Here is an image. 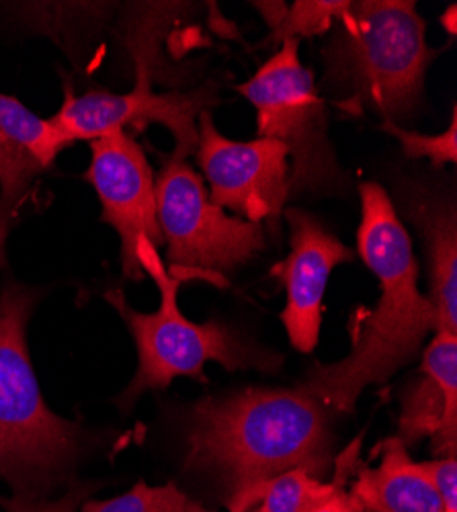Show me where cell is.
<instances>
[{
	"label": "cell",
	"mask_w": 457,
	"mask_h": 512,
	"mask_svg": "<svg viewBox=\"0 0 457 512\" xmlns=\"http://www.w3.org/2000/svg\"><path fill=\"white\" fill-rule=\"evenodd\" d=\"M324 48V87L335 107L351 115L376 111L386 121L417 107L429 64L437 56L425 41L427 25L406 0L349 3Z\"/></svg>",
	"instance_id": "3"
},
{
	"label": "cell",
	"mask_w": 457,
	"mask_h": 512,
	"mask_svg": "<svg viewBox=\"0 0 457 512\" xmlns=\"http://www.w3.org/2000/svg\"><path fill=\"white\" fill-rule=\"evenodd\" d=\"M218 87L214 82L189 93H154L146 78H138L132 93L111 95L107 91H89L74 95L64 91V103L50 119L68 144L78 140H97L109 132L158 123L175 138V158L197 150V119L203 111L218 105Z\"/></svg>",
	"instance_id": "8"
},
{
	"label": "cell",
	"mask_w": 457,
	"mask_h": 512,
	"mask_svg": "<svg viewBox=\"0 0 457 512\" xmlns=\"http://www.w3.org/2000/svg\"><path fill=\"white\" fill-rule=\"evenodd\" d=\"M285 220L292 230V252L273 265L271 277L279 279L287 289V306L281 312V322L289 340L298 351L312 353L318 345L328 277L337 265L353 261L355 252L304 209H287Z\"/></svg>",
	"instance_id": "11"
},
{
	"label": "cell",
	"mask_w": 457,
	"mask_h": 512,
	"mask_svg": "<svg viewBox=\"0 0 457 512\" xmlns=\"http://www.w3.org/2000/svg\"><path fill=\"white\" fill-rule=\"evenodd\" d=\"M39 291L7 281L0 289V476L17 494L39 492L68 476L80 455L76 424L41 396L27 349V322Z\"/></svg>",
	"instance_id": "4"
},
{
	"label": "cell",
	"mask_w": 457,
	"mask_h": 512,
	"mask_svg": "<svg viewBox=\"0 0 457 512\" xmlns=\"http://www.w3.org/2000/svg\"><path fill=\"white\" fill-rule=\"evenodd\" d=\"M339 482H324L306 469H287L267 480L236 486L230 490V512H306L326 500Z\"/></svg>",
	"instance_id": "16"
},
{
	"label": "cell",
	"mask_w": 457,
	"mask_h": 512,
	"mask_svg": "<svg viewBox=\"0 0 457 512\" xmlns=\"http://www.w3.org/2000/svg\"><path fill=\"white\" fill-rule=\"evenodd\" d=\"M197 160L212 187V203L230 207L248 222L277 218L289 197V152L271 138L232 142L203 111L197 119Z\"/></svg>",
	"instance_id": "10"
},
{
	"label": "cell",
	"mask_w": 457,
	"mask_h": 512,
	"mask_svg": "<svg viewBox=\"0 0 457 512\" xmlns=\"http://www.w3.org/2000/svg\"><path fill=\"white\" fill-rule=\"evenodd\" d=\"M183 512H216V510H207V508H203L201 504L187 500V504H185V510H183Z\"/></svg>",
	"instance_id": "22"
},
{
	"label": "cell",
	"mask_w": 457,
	"mask_h": 512,
	"mask_svg": "<svg viewBox=\"0 0 457 512\" xmlns=\"http://www.w3.org/2000/svg\"><path fill=\"white\" fill-rule=\"evenodd\" d=\"M66 146L50 119L0 93V269H7V240L31 183L54 166Z\"/></svg>",
	"instance_id": "12"
},
{
	"label": "cell",
	"mask_w": 457,
	"mask_h": 512,
	"mask_svg": "<svg viewBox=\"0 0 457 512\" xmlns=\"http://www.w3.org/2000/svg\"><path fill=\"white\" fill-rule=\"evenodd\" d=\"M91 152L85 179L101 201V220L119 236L123 275L140 281L144 277L138 261L140 248L164 244L156 218L152 168L140 144L126 130L93 140Z\"/></svg>",
	"instance_id": "9"
},
{
	"label": "cell",
	"mask_w": 457,
	"mask_h": 512,
	"mask_svg": "<svg viewBox=\"0 0 457 512\" xmlns=\"http://www.w3.org/2000/svg\"><path fill=\"white\" fill-rule=\"evenodd\" d=\"M398 439H431L443 457L457 449V334L437 332L421 363V379L402 396Z\"/></svg>",
	"instance_id": "13"
},
{
	"label": "cell",
	"mask_w": 457,
	"mask_h": 512,
	"mask_svg": "<svg viewBox=\"0 0 457 512\" xmlns=\"http://www.w3.org/2000/svg\"><path fill=\"white\" fill-rule=\"evenodd\" d=\"M347 7L349 3H306V0H300L292 9H287L279 25H275L267 41H263V46H273L285 39L300 41V37L322 35L341 19Z\"/></svg>",
	"instance_id": "18"
},
{
	"label": "cell",
	"mask_w": 457,
	"mask_h": 512,
	"mask_svg": "<svg viewBox=\"0 0 457 512\" xmlns=\"http://www.w3.org/2000/svg\"><path fill=\"white\" fill-rule=\"evenodd\" d=\"M138 261L144 273L158 283L160 308L156 312L132 310L119 289L105 293L107 302L128 322L138 349V371L128 390L119 396L121 404H134L144 392L169 388L179 375L205 381L203 367L207 361H216L228 371L259 369L275 373L281 367V355L259 347L230 326L216 320L195 324L185 318L177 306L181 275L173 277L171 271H166L158 248L144 244Z\"/></svg>",
	"instance_id": "5"
},
{
	"label": "cell",
	"mask_w": 457,
	"mask_h": 512,
	"mask_svg": "<svg viewBox=\"0 0 457 512\" xmlns=\"http://www.w3.org/2000/svg\"><path fill=\"white\" fill-rule=\"evenodd\" d=\"M357 246L361 259L378 277L380 300L361 322L353 351L339 363L316 365L304 386L326 408L351 412L371 383H384L421 349L437 328L433 302L419 289V263L412 242L388 193L365 183Z\"/></svg>",
	"instance_id": "1"
},
{
	"label": "cell",
	"mask_w": 457,
	"mask_h": 512,
	"mask_svg": "<svg viewBox=\"0 0 457 512\" xmlns=\"http://www.w3.org/2000/svg\"><path fill=\"white\" fill-rule=\"evenodd\" d=\"M189 469L220 474L232 488L287 469L324 478L332 459L326 406L306 388L242 390L205 398L191 416Z\"/></svg>",
	"instance_id": "2"
},
{
	"label": "cell",
	"mask_w": 457,
	"mask_h": 512,
	"mask_svg": "<svg viewBox=\"0 0 457 512\" xmlns=\"http://www.w3.org/2000/svg\"><path fill=\"white\" fill-rule=\"evenodd\" d=\"M156 218L171 273L224 281L267 248L261 224L226 216L207 197L203 181L181 158H166L154 183Z\"/></svg>",
	"instance_id": "7"
},
{
	"label": "cell",
	"mask_w": 457,
	"mask_h": 512,
	"mask_svg": "<svg viewBox=\"0 0 457 512\" xmlns=\"http://www.w3.org/2000/svg\"><path fill=\"white\" fill-rule=\"evenodd\" d=\"M187 496L175 486L138 482L130 492L111 500H89L80 512H183Z\"/></svg>",
	"instance_id": "17"
},
{
	"label": "cell",
	"mask_w": 457,
	"mask_h": 512,
	"mask_svg": "<svg viewBox=\"0 0 457 512\" xmlns=\"http://www.w3.org/2000/svg\"><path fill=\"white\" fill-rule=\"evenodd\" d=\"M408 209L425 238L431 265L429 300L437 312V332L457 334V220L455 207L433 197L417 199Z\"/></svg>",
	"instance_id": "15"
},
{
	"label": "cell",
	"mask_w": 457,
	"mask_h": 512,
	"mask_svg": "<svg viewBox=\"0 0 457 512\" xmlns=\"http://www.w3.org/2000/svg\"><path fill=\"white\" fill-rule=\"evenodd\" d=\"M298 56L300 41L285 39L281 50L236 91L257 109L259 138L281 142L292 156L289 195H343L349 177L330 144L314 74Z\"/></svg>",
	"instance_id": "6"
},
{
	"label": "cell",
	"mask_w": 457,
	"mask_h": 512,
	"mask_svg": "<svg viewBox=\"0 0 457 512\" xmlns=\"http://www.w3.org/2000/svg\"><path fill=\"white\" fill-rule=\"evenodd\" d=\"M373 453H380L378 467H359L349 490L363 512H443L423 463L410 459L398 437L386 439Z\"/></svg>",
	"instance_id": "14"
},
{
	"label": "cell",
	"mask_w": 457,
	"mask_h": 512,
	"mask_svg": "<svg viewBox=\"0 0 457 512\" xmlns=\"http://www.w3.org/2000/svg\"><path fill=\"white\" fill-rule=\"evenodd\" d=\"M423 467L441 498L443 512H457V459H455V455L441 457L437 461H425Z\"/></svg>",
	"instance_id": "20"
},
{
	"label": "cell",
	"mask_w": 457,
	"mask_h": 512,
	"mask_svg": "<svg viewBox=\"0 0 457 512\" xmlns=\"http://www.w3.org/2000/svg\"><path fill=\"white\" fill-rule=\"evenodd\" d=\"M382 130L398 138L402 152L406 158H429L435 166H443L447 162L457 160V109L453 107L451 113V123L447 127V132L439 136H423L419 132H410L400 127L394 121H384Z\"/></svg>",
	"instance_id": "19"
},
{
	"label": "cell",
	"mask_w": 457,
	"mask_h": 512,
	"mask_svg": "<svg viewBox=\"0 0 457 512\" xmlns=\"http://www.w3.org/2000/svg\"><path fill=\"white\" fill-rule=\"evenodd\" d=\"M306 512H363L357 500L351 496V492L345 488L343 482H339V488L332 492L326 500L314 504Z\"/></svg>",
	"instance_id": "21"
}]
</instances>
